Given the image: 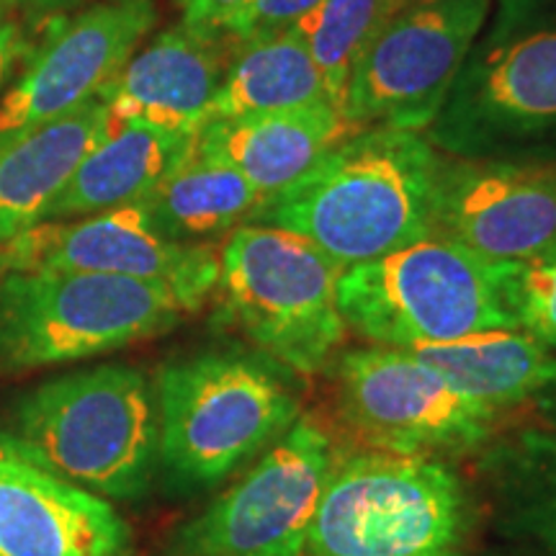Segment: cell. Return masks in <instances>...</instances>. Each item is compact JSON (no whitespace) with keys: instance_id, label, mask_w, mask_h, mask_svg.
Instances as JSON below:
<instances>
[{"instance_id":"cell-3","label":"cell","mask_w":556,"mask_h":556,"mask_svg":"<svg viewBox=\"0 0 556 556\" xmlns=\"http://www.w3.org/2000/svg\"><path fill=\"white\" fill-rule=\"evenodd\" d=\"M0 446L109 503H137L160 471L155 384L129 364L62 374L11 407Z\"/></svg>"},{"instance_id":"cell-14","label":"cell","mask_w":556,"mask_h":556,"mask_svg":"<svg viewBox=\"0 0 556 556\" xmlns=\"http://www.w3.org/2000/svg\"><path fill=\"white\" fill-rule=\"evenodd\" d=\"M157 21L155 0H103L62 24L0 101V139L96 99Z\"/></svg>"},{"instance_id":"cell-27","label":"cell","mask_w":556,"mask_h":556,"mask_svg":"<svg viewBox=\"0 0 556 556\" xmlns=\"http://www.w3.org/2000/svg\"><path fill=\"white\" fill-rule=\"evenodd\" d=\"M245 3L248 0H178L186 24L206 26V29H222L225 21Z\"/></svg>"},{"instance_id":"cell-9","label":"cell","mask_w":556,"mask_h":556,"mask_svg":"<svg viewBox=\"0 0 556 556\" xmlns=\"http://www.w3.org/2000/svg\"><path fill=\"white\" fill-rule=\"evenodd\" d=\"M332 371L340 415L374 451L454 462L497 435V409L458 392L407 348H353Z\"/></svg>"},{"instance_id":"cell-25","label":"cell","mask_w":556,"mask_h":556,"mask_svg":"<svg viewBox=\"0 0 556 556\" xmlns=\"http://www.w3.org/2000/svg\"><path fill=\"white\" fill-rule=\"evenodd\" d=\"M510 302L518 328L556 351V242L533 258L513 263Z\"/></svg>"},{"instance_id":"cell-30","label":"cell","mask_w":556,"mask_h":556,"mask_svg":"<svg viewBox=\"0 0 556 556\" xmlns=\"http://www.w3.org/2000/svg\"><path fill=\"white\" fill-rule=\"evenodd\" d=\"M471 556H544V554L531 546L510 544V541H507V546H492V548H484V552H475Z\"/></svg>"},{"instance_id":"cell-18","label":"cell","mask_w":556,"mask_h":556,"mask_svg":"<svg viewBox=\"0 0 556 556\" xmlns=\"http://www.w3.org/2000/svg\"><path fill=\"white\" fill-rule=\"evenodd\" d=\"M364 127L351 124L332 103L206 122L197 148L238 168L263 193L287 189L319 157Z\"/></svg>"},{"instance_id":"cell-32","label":"cell","mask_w":556,"mask_h":556,"mask_svg":"<svg viewBox=\"0 0 556 556\" xmlns=\"http://www.w3.org/2000/svg\"><path fill=\"white\" fill-rule=\"evenodd\" d=\"M31 3H54V0H31Z\"/></svg>"},{"instance_id":"cell-8","label":"cell","mask_w":556,"mask_h":556,"mask_svg":"<svg viewBox=\"0 0 556 556\" xmlns=\"http://www.w3.org/2000/svg\"><path fill=\"white\" fill-rule=\"evenodd\" d=\"M189 315L168 287L86 270L0 274V371L65 366L165 336Z\"/></svg>"},{"instance_id":"cell-2","label":"cell","mask_w":556,"mask_h":556,"mask_svg":"<svg viewBox=\"0 0 556 556\" xmlns=\"http://www.w3.org/2000/svg\"><path fill=\"white\" fill-rule=\"evenodd\" d=\"M296 374L253 345L201 348L160 366V475L204 492L248 469L302 417Z\"/></svg>"},{"instance_id":"cell-24","label":"cell","mask_w":556,"mask_h":556,"mask_svg":"<svg viewBox=\"0 0 556 556\" xmlns=\"http://www.w3.org/2000/svg\"><path fill=\"white\" fill-rule=\"evenodd\" d=\"M394 13L392 0H323L294 26L323 73L332 106L343 111L353 65Z\"/></svg>"},{"instance_id":"cell-28","label":"cell","mask_w":556,"mask_h":556,"mask_svg":"<svg viewBox=\"0 0 556 556\" xmlns=\"http://www.w3.org/2000/svg\"><path fill=\"white\" fill-rule=\"evenodd\" d=\"M24 50H26V41H24V34L18 31V26L0 24V90H3L13 65H16Z\"/></svg>"},{"instance_id":"cell-31","label":"cell","mask_w":556,"mask_h":556,"mask_svg":"<svg viewBox=\"0 0 556 556\" xmlns=\"http://www.w3.org/2000/svg\"><path fill=\"white\" fill-rule=\"evenodd\" d=\"M394 5H397V11L407 9V5H415V3H422V0H392Z\"/></svg>"},{"instance_id":"cell-12","label":"cell","mask_w":556,"mask_h":556,"mask_svg":"<svg viewBox=\"0 0 556 556\" xmlns=\"http://www.w3.org/2000/svg\"><path fill=\"white\" fill-rule=\"evenodd\" d=\"M45 268L163 283L186 309L199 312L217 289L219 253L208 242L165 238L142 204H129L78 222H41L0 245V274Z\"/></svg>"},{"instance_id":"cell-1","label":"cell","mask_w":556,"mask_h":556,"mask_svg":"<svg viewBox=\"0 0 556 556\" xmlns=\"http://www.w3.org/2000/svg\"><path fill=\"white\" fill-rule=\"evenodd\" d=\"M441 160L420 131L366 127L263 199L250 225L309 240L340 270L377 261L433 235Z\"/></svg>"},{"instance_id":"cell-21","label":"cell","mask_w":556,"mask_h":556,"mask_svg":"<svg viewBox=\"0 0 556 556\" xmlns=\"http://www.w3.org/2000/svg\"><path fill=\"white\" fill-rule=\"evenodd\" d=\"M407 351L433 366L458 392L497 413L533 402L556 384V351L520 328L475 332Z\"/></svg>"},{"instance_id":"cell-16","label":"cell","mask_w":556,"mask_h":556,"mask_svg":"<svg viewBox=\"0 0 556 556\" xmlns=\"http://www.w3.org/2000/svg\"><path fill=\"white\" fill-rule=\"evenodd\" d=\"M235 41L180 21L131 58L101 90L116 124H150L197 137L208 122Z\"/></svg>"},{"instance_id":"cell-33","label":"cell","mask_w":556,"mask_h":556,"mask_svg":"<svg viewBox=\"0 0 556 556\" xmlns=\"http://www.w3.org/2000/svg\"><path fill=\"white\" fill-rule=\"evenodd\" d=\"M0 3H3V0H0Z\"/></svg>"},{"instance_id":"cell-23","label":"cell","mask_w":556,"mask_h":556,"mask_svg":"<svg viewBox=\"0 0 556 556\" xmlns=\"http://www.w3.org/2000/svg\"><path fill=\"white\" fill-rule=\"evenodd\" d=\"M261 201L238 168L193 144L189 160L139 204L165 238L201 245L250 225Z\"/></svg>"},{"instance_id":"cell-10","label":"cell","mask_w":556,"mask_h":556,"mask_svg":"<svg viewBox=\"0 0 556 556\" xmlns=\"http://www.w3.org/2000/svg\"><path fill=\"white\" fill-rule=\"evenodd\" d=\"M336 458L328 428L302 415L199 516L180 523L160 556H302Z\"/></svg>"},{"instance_id":"cell-11","label":"cell","mask_w":556,"mask_h":556,"mask_svg":"<svg viewBox=\"0 0 556 556\" xmlns=\"http://www.w3.org/2000/svg\"><path fill=\"white\" fill-rule=\"evenodd\" d=\"M492 0H422L394 13L351 70L343 116L426 131L490 16Z\"/></svg>"},{"instance_id":"cell-22","label":"cell","mask_w":556,"mask_h":556,"mask_svg":"<svg viewBox=\"0 0 556 556\" xmlns=\"http://www.w3.org/2000/svg\"><path fill=\"white\" fill-rule=\"evenodd\" d=\"M312 103L332 101L307 41L291 26L266 37L235 41L208 122L274 114Z\"/></svg>"},{"instance_id":"cell-6","label":"cell","mask_w":556,"mask_h":556,"mask_svg":"<svg viewBox=\"0 0 556 556\" xmlns=\"http://www.w3.org/2000/svg\"><path fill=\"white\" fill-rule=\"evenodd\" d=\"M510 276L513 263H492L430 235L345 268L338 278V309L348 332L389 348L518 330Z\"/></svg>"},{"instance_id":"cell-20","label":"cell","mask_w":556,"mask_h":556,"mask_svg":"<svg viewBox=\"0 0 556 556\" xmlns=\"http://www.w3.org/2000/svg\"><path fill=\"white\" fill-rule=\"evenodd\" d=\"M197 137L150 124H114L111 135L78 165L41 222L75 217L139 204L189 160ZM39 222V225H41Z\"/></svg>"},{"instance_id":"cell-19","label":"cell","mask_w":556,"mask_h":556,"mask_svg":"<svg viewBox=\"0 0 556 556\" xmlns=\"http://www.w3.org/2000/svg\"><path fill=\"white\" fill-rule=\"evenodd\" d=\"M486 520L510 544L556 556V435L546 428L500 433L477 454Z\"/></svg>"},{"instance_id":"cell-13","label":"cell","mask_w":556,"mask_h":556,"mask_svg":"<svg viewBox=\"0 0 556 556\" xmlns=\"http://www.w3.org/2000/svg\"><path fill=\"white\" fill-rule=\"evenodd\" d=\"M433 235L492 263H523L556 242V163L441 160Z\"/></svg>"},{"instance_id":"cell-7","label":"cell","mask_w":556,"mask_h":556,"mask_svg":"<svg viewBox=\"0 0 556 556\" xmlns=\"http://www.w3.org/2000/svg\"><path fill=\"white\" fill-rule=\"evenodd\" d=\"M340 270L323 250L287 229L242 225L219 250V319L289 371H325L345 343Z\"/></svg>"},{"instance_id":"cell-17","label":"cell","mask_w":556,"mask_h":556,"mask_svg":"<svg viewBox=\"0 0 556 556\" xmlns=\"http://www.w3.org/2000/svg\"><path fill=\"white\" fill-rule=\"evenodd\" d=\"M114 124L106 101L96 96L70 114L0 139V245L45 219L54 197Z\"/></svg>"},{"instance_id":"cell-26","label":"cell","mask_w":556,"mask_h":556,"mask_svg":"<svg viewBox=\"0 0 556 556\" xmlns=\"http://www.w3.org/2000/svg\"><path fill=\"white\" fill-rule=\"evenodd\" d=\"M323 0H248L238 13H232L222 26L232 41L266 37L283 29H291L299 21L307 18Z\"/></svg>"},{"instance_id":"cell-4","label":"cell","mask_w":556,"mask_h":556,"mask_svg":"<svg viewBox=\"0 0 556 556\" xmlns=\"http://www.w3.org/2000/svg\"><path fill=\"white\" fill-rule=\"evenodd\" d=\"M479 486L446 458L338 454L302 556H471Z\"/></svg>"},{"instance_id":"cell-15","label":"cell","mask_w":556,"mask_h":556,"mask_svg":"<svg viewBox=\"0 0 556 556\" xmlns=\"http://www.w3.org/2000/svg\"><path fill=\"white\" fill-rule=\"evenodd\" d=\"M135 533L109 500L0 446V556H131Z\"/></svg>"},{"instance_id":"cell-5","label":"cell","mask_w":556,"mask_h":556,"mask_svg":"<svg viewBox=\"0 0 556 556\" xmlns=\"http://www.w3.org/2000/svg\"><path fill=\"white\" fill-rule=\"evenodd\" d=\"M426 137L458 160L556 139V0H497Z\"/></svg>"},{"instance_id":"cell-29","label":"cell","mask_w":556,"mask_h":556,"mask_svg":"<svg viewBox=\"0 0 556 556\" xmlns=\"http://www.w3.org/2000/svg\"><path fill=\"white\" fill-rule=\"evenodd\" d=\"M533 407H536V415L541 417L546 430H552L556 435V384L548 387L546 392H541L536 400H533Z\"/></svg>"}]
</instances>
